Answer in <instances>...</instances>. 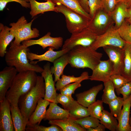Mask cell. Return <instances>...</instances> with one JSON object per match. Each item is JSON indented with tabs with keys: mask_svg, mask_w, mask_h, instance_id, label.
Returning a JSON list of instances; mask_svg holds the SVG:
<instances>
[{
	"mask_svg": "<svg viewBox=\"0 0 131 131\" xmlns=\"http://www.w3.org/2000/svg\"><path fill=\"white\" fill-rule=\"evenodd\" d=\"M37 76L36 72L31 70L17 74L6 95V98L10 105L18 106L20 97L26 93L35 85Z\"/></svg>",
	"mask_w": 131,
	"mask_h": 131,
	"instance_id": "cell-1",
	"label": "cell"
},
{
	"mask_svg": "<svg viewBox=\"0 0 131 131\" xmlns=\"http://www.w3.org/2000/svg\"><path fill=\"white\" fill-rule=\"evenodd\" d=\"M29 50L28 47L23 45H16L11 42L4 56L7 65L14 67L18 73L31 70L41 73L43 68L38 65L32 64L29 62L27 53Z\"/></svg>",
	"mask_w": 131,
	"mask_h": 131,
	"instance_id": "cell-2",
	"label": "cell"
},
{
	"mask_svg": "<svg viewBox=\"0 0 131 131\" xmlns=\"http://www.w3.org/2000/svg\"><path fill=\"white\" fill-rule=\"evenodd\" d=\"M69 64L77 68H88L93 70L101 60L103 54L90 46H78L68 53Z\"/></svg>",
	"mask_w": 131,
	"mask_h": 131,
	"instance_id": "cell-3",
	"label": "cell"
},
{
	"mask_svg": "<svg viewBox=\"0 0 131 131\" xmlns=\"http://www.w3.org/2000/svg\"><path fill=\"white\" fill-rule=\"evenodd\" d=\"M44 81L42 76H38L35 86L26 93L21 96L19 99L18 106L23 116L28 122L38 101L44 97L45 86Z\"/></svg>",
	"mask_w": 131,
	"mask_h": 131,
	"instance_id": "cell-4",
	"label": "cell"
},
{
	"mask_svg": "<svg viewBox=\"0 0 131 131\" xmlns=\"http://www.w3.org/2000/svg\"><path fill=\"white\" fill-rule=\"evenodd\" d=\"M35 19L28 22L25 16H21L15 23H11L9 25L10 32L13 35L15 40L13 41L15 45L19 46L23 41L38 37L39 31L36 28H31L32 23Z\"/></svg>",
	"mask_w": 131,
	"mask_h": 131,
	"instance_id": "cell-5",
	"label": "cell"
},
{
	"mask_svg": "<svg viewBox=\"0 0 131 131\" xmlns=\"http://www.w3.org/2000/svg\"><path fill=\"white\" fill-rule=\"evenodd\" d=\"M56 5L57 12L64 16L67 28L70 33L80 32L88 27L90 20L87 18L61 3Z\"/></svg>",
	"mask_w": 131,
	"mask_h": 131,
	"instance_id": "cell-6",
	"label": "cell"
},
{
	"mask_svg": "<svg viewBox=\"0 0 131 131\" xmlns=\"http://www.w3.org/2000/svg\"><path fill=\"white\" fill-rule=\"evenodd\" d=\"M98 36L88 27L80 32L72 34L71 37L64 41L62 49L70 50L78 46H90Z\"/></svg>",
	"mask_w": 131,
	"mask_h": 131,
	"instance_id": "cell-7",
	"label": "cell"
},
{
	"mask_svg": "<svg viewBox=\"0 0 131 131\" xmlns=\"http://www.w3.org/2000/svg\"><path fill=\"white\" fill-rule=\"evenodd\" d=\"M126 43L120 36L117 29L113 25L104 33L98 35L90 46L96 50L100 48L107 46L123 48Z\"/></svg>",
	"mask_w": 131,
	"mask_h": 131,
	"instance_id": "cell-8",
	"label": "cell"
},
{
	"mask_svg": "<svg viewBox=\"0 0 131 131\" xmlns=\"http://www.w3.org/2000/svg\"><path fill=\"white\" fill-rule=\"evenodd\" d=\"M114 24L110 14L102 8L98 10L89 21L88 27L99 35L104 33Z\"/></svg>",
	"mask_w": 131,
	"mask_h": 131,
	"instance_id": "cell-9",
	"label": "cell"
},
{
	"mask_svg": "<svg viewBox=\"0 0 131 131\" xmlns=\"http://www.w3.org/2000/svg\"><path fill=\"white\" fill-rule=\"evenodd\" d=\"M113 65V74H121L123 67L124 52L123 48L107 46L103 47Z\"/></svg>",
	"mask_w": 131,
	"mask_h": 131,
	"instance_id": "cell-10",
	"label": "cell"
},
{
	"mask_svg": "<svg viewBox=\"0 0 131 131\" xmlns=\"http://www.w3.org/2000/svg\"><path fill=\"white\" fill-rule=\"evenodd\" d=\"M50 64L47 62L43 66V70L41 73L44 79L45 86V93L44 99L50 102L57 104L56 99L58 94L56 92L55 82L53 74L50 71Z\"/></svg>",
	"mask_w": 131,
	"mask_h": 131,
	"instance_id": "cell-11",
	"label": "cell"
},
{
	"mask_svg": "<svg viewBox=\"0 0 131 131\" xmlns=\"http://www.w3.org/2000/svg\"><path fill=\"white\" fill-rule=\"evenodd\" d=\"M113 65L110 60H101L92 70L89 79L92 81L102 82L104 83L110 80L113 74Z\"/></svg>",
	"mask_w": 131,
	"mask_h": 131,
	"instance_id": "cell-12",
	"label": "cell"
},
{
	"mask_svg": "<svg viewBox=\"0 0 131 131\" xmlns=\"http://www.w3.org/2000/svg\"><path fill=\"white\" fill-rule=\"evenodd\" d=\"M51 33L48 32L40 38L36 40L29 39L24 41L22 44L27 47L32 46L38 45L41 46L43 49L46 48L51 47L57 49L63 46V39L59 37H53L50 36Z\"/></svg>",
	"mask_w": 131,
	"mask_h": 131,
	"instance_id": "cell-13",
	"label": "cell"
},
{
	"mask_svg": "<svg viewBox=\"0 0 131 131\" xmlns=\"http://www.w3.org/2000/svg\"><path fill=\"white\" fill-rule=\"evenodd\" d=\"M17 73L14 67L9 66L0 72V102L5 98L6 93Z\"/></svg>",
	"mask_w": 131,
	"mask_h": 131,
	"instance_id": "cell-14",
	"label": "cell"
},
{
	"mask_svg": "<svg viewBox=\"0 0 131 131\" xmlns=\"http://www.w3.org/2000/svg\"><path fill=\"white\" fill-rule=\"evenodd\" d=\"M48 50L44 53L38 55L28 51L27 57L31 62L30 63L33 64H36L39 62L46 61L53 63L56 59L63 55L68 53L70 50L65 49L58 51H54V49L51 47H49Z\"/></svg>",
	"mask_w": 131,
	"mask_h": 131,
	"instance_id": "cell-15",
	"label": "cell"
},
{
	"mask_svg": "<svg viewBox=\"0 0 131 131\" xmlns=\"http://www.w3.org/2000/svg\"><path fill=\"white\" fill-rule=\"evenodd\" d=\"M10 104L6 98L0 102V131H14L10 110Z\"/></svg>",
	"mask_w": 131,
	"mask_h": 131,
	"instance_id": "cell-16",
	"label": "cell"
},
{
	"mask_svg": "<svg viewBox=\"0 0 131 131\" xmlns=\"http://www.w3.org/2000/svg\"><path fill=\"white\" fill-rule=\"evenodd\" d=\"M103 85L100 84L94 86L89 90L76 94V100L80 104L88 107L96 101V96L99 92L102 90Z\"/></svg>",
	"mask_w": 131,
	"mask_h": 131,
	"instance_id": "cell-17",
	"label": "cell"
},
{
	"mask_svg": "<svg viewBox=\"0 0 131 131\" xmlns=\"http://www.w3.org/2000/svg\"><path fill=\"white\" fill-rule=\"evenodd\" d=\"M131 106V95L124 100L119 117L117 131H131L129 121Z\"/></svg>",
	"mask_w": 131,
	"mask_h": 131,
	"instance_id": "cell-18",
	"label": "cell"
},
{
	"mask_svg": "<svg viewBox=\"0 0 131 131\" xmlns=\"http://www.w3.org/2000/svg\"><path fill=\"white\" fill-rule=\"evenodd\" d=\"M43 98L38 101L36 107L30 116L27 124H37L39 125L41 121L45 118L47 106L50 102Z\"/></svg>",
	"mask_w": 131,
	"mask_h": 131,
	"instance_id": "cell-19",
	"label": "cell"
},
{
	"mask_svg": "<svg viewBox=\"0 0 131 131\" xmlns=\"http://www.w3.org/2000/svg\"><path fill=\"white\" fill-rule=\"evenodd\" d=\"M30 4L31 11L30 14L31 18L37 15L49 11L57 12L56 5L50 0L45 2H39L36 0H28Z\"/></svg>",
	"mask_w": 131,
	"mask_h": 131,
	"instance_id": "cell-20",
	"label": "cell"
},
{
	"mask_svg": "<svg viewBox=\"0 0 131 131\" xmlns=\"http://www.w3.org/2000/svg\"><path fill=\"white\" fill-rule=\"evenodd\" d=\"M128 8L125 2L118 3L114 10L109 14L114 22V26L118 28L125 19L129 17Z\"/></svg>",
	"mask_w": 131,
	"mask_h": 131,
	"instance_id": "cell-21",
	"label": "cell"
},
{
	"mask_svg": "<svg viewBox=\"0 0 131 131\" xmlns=\"http://www.w3.org/2000/svg\"><path fill=\"white\" fill-rule=\"evenodd\" d=\"M69 111L63 109L54 102H50L47 110L44 120L63 119L70 117Z\"/></svg>",
	"mask_w": 131,
	"mask_h": 131,
	"instance_id": "cell-22",
	"label": "cell"
},
{
	"mask_svg": "<svg viewBox=\"0 0 131 131\" xmlns=\"http://www.w3.org/2000/svg\"><path fill=\"white\" fill-rule=\"evenodd\" d=\"M0 56L4 57L8 45L15 38L10 32V28L0 24Z\"/></svg>",
	"mask_w": 131,
	"mask_h": 131,
	"instance_id": "cell-23",
	"label": "cell"
},
{
	"mask_svg": "<svg viewBox=\"0 0 131 131\" xmlns=\"http://www.w3.org/2000/svg\"><path fill=\"white\" fill-rule=\"evenodd\" d=\"M74 119L70 116L63 119L53 120L49 121L48 123L60 127L63 131H86L79 124L75 123Z\"/></svg>",
	"mask_w": 131,
	"mask_h": 131,
	"instance_id": "cell-24",
	"label": "cell"
},
{
	"mask_svg": "<svg viewBox=\"0 0 131 131\" xmlns=\"http://www.w3.org/2000/svg\"><path fill=\"white\" fill-rule=\"evenodd\" d=\"M10 110L15 131H25L28 121L23 116L18 106L10 105Z\"/></svg>",
	"mask_w": 131,
	"mask_h": 131,
	"instance_id": "cell-25",
	"label": "cell"
},
{
	"mask_svg": "<svg viewBox=\"0 0 131 131\" xmlns=\"http://www.w3.org/2000/svg\"><path fill=\"white\" fill-rule=\"evenodd\" d=\"M53 66L50 68V71L54 76V81L57 82L61 76L63 74L65 68L69 64V56L68 53L55 59L53 63Z\"/></svg>",
	"mask_w": 131,
	"mask_h": 131,
	"instance_id": "cell-26",
	"label": "cell"
},
{
	"mask_svg": "<svg viewBox=\"0 0 131 131\" xmlns=\"http://www.w3.org/2000/svg\"><path fill=\"white\" fill-rule=\"evenodd\" d=\"M90 76L88 72L85 71L78 77H75L74 75H67L63 74L56 82L55 85L57 90H59L65 86L70 83L74 82L81 83L83 80L89 79Z\"/></svg>",
	"mask_w": 131,
	"mask_h": 131,
	"instance_id": "cell-27",
	"label": "cell"
},
{
	"mask_svg": "<svg viewBox=\"0 0 131 131\" xmlns=\"http://www.w3.org/2000/svg\"><path fill=\"white\" fill-rule=\"evenodd\" d=\"M100 123L106 129L111 131H117L118 125L117 119L111 113L104 109L99 119Z\"/></svg>",
	"mask_w": 131,
	"mask_h": 131,
	"instance_id": "cell-28",
	"label": "cell"
},
{
	"mask_svg": "<svg viewBox=\"0 0 131 131\" xmlns=\"http://www.w3.org/2000/svg\"><path fill=\"white\" fill-rule=\"evenodd\" d=\"M50 0L55 4L61 3L67 7L77 12L90 20L91 18L89 13L82 7L78 0Z\"/></svg>",
	"mask_w": 131,
	"mask_h": 131,
	"instance_id": "cell-29",
	"label": "cell"
},
{
	"mask_svg": "<svg viewBox=\"0 0 131 131\" xmlns=\"http://www.w3.org/2000/svg\"><path fill=\"white\" fill-rule=\"evenodd\" d=\"M124 52L122 76L131 81V44L126 42L123 48Z\"/></svg>",
	"mask_w": 131,
	"mask_h": 131,
	"instance_id": "cell-30",
	"label": "cell"
},
{
	"mask_svg": "<svg viewBox=\"0 0 131 131\" xmlns=\"http://www.w3.org/2000/svg\"><path fill=\"white\" fill-rule=\"evenodd\" d=\"M70 116L74 119H79L90 115L87 107L74 100L69 110Z\"/></svg>",
	"mask_w": 131,
	"mask_h": 131,
	"instance_id": "cell-31",
	"label": "cell"
},
{
	"mask_svg": "<svg viewBox=\"0 0 131 131\" xmlns=\"http://www.w3.org/2000/svg\"><path fill=\"white\" fill-rule=\"evenodd\" d=\"M104 83V87L101 100L103 103L108 104L109 102L117 96L115 93V88L111 81L110 80Z\"/></svg>",
	"mask_w": 131,
	"mask_h": 131,
	"instance_id": "cell-32",
	"label": "cell"
},
{
	"mask_svg": "<svg viewBox=\"0 0 131 131\" xmlns=\"http://www.w3.org/2000/svg\"><path fill=\"white\" fill-rule=\"evenodd\" d=\"M124 100L123 98L117 97L108 103L110 113L118 120L121 113Z\"/></svg>",
	"mask_w": 131,
	"mask_h": 131,
	"instance_id": "cell-33",
	"label": "cell"
},
{
	"mask_svg": "<svg viewBox=\"0 0 131 131\" xmlns=\"http://www.w3.org/2000/svg\"><path fill=\"white\" fill-rule=\"evenodd\" d=\"M74 121L86 131L89 129L95 127L100 123L99 119L90 115L78 119H74Z\"/></svg>",
	"mask_w": 131,
	"mask_h": 131,
	"instance_id": "cell-34",
	"label": "cell"
},
{
	"mask_svg": "<svg viewBox=\"0 0 131 131\" xmlns=\"http://www.w3.org/2000/svg\"><path fill=\"white\" fill-rule=\"evenodd\" d=\"M117 29L122 38L131 44V24L125 20Z\"/></svg>",
	"mask_w": 131,
	"mask_h": 131,
	"instance_id": "cell-35",
	"label": "cell"
},
{
	"mask_svg": "<svg viewBox=\"0 0 131 131\" xmlns=\"http://www.w3.org/2000/svg\"><path fill=\"white\" fill-rule=\"evenodd\" d=\"M102 100H98L90 105L88 107L90 115L99 119L104 109Z\"/></svg>",
	"mask_w": 131,
	"mask_h": 131,
	"instance_id": "cell-36",
	"label": "cell"
},
{
	"mask_svg": "<svg viewBox=\"0 0 131 131\" xmlns=\"http://www.w3.org/2000/svg\"><path fill=\"white\" fill-rule=\"evenodd\" d=\"M26 126L25 130L27 131H63L60 127L55 125L47 127L37 124H27Z\"/></svg>",
	"mask_w": 131,
	"mask_h": 131,
	"instance_id": "cell-37",
	"label": "cell"
},
{
	"mask_svg": "<svg viewBox=\"0 0 131 131\" xmlns=\"http://www.w3.org/2000/svg\"><path fill=\"white\" fill-rule=\"evenodd\" d=\"M75 100L72 96H68L60 93L57 94L56 101L57 104H61L64 109L68 110Z\"/></svg>",
	"mask_w": 131,
	"mask_h": 131,
	"instance_id": "cell-38",
	"label": "cell"
},
{
	"mask_svg": "<svg viewBox=\"0 0 131 131\" xmlns=\"http://www.w3.org/2000/svg\"><path fill=\"white\" fill-rule=\"evenodd\" d=\"M110 80L113 83L115 89L119 88L126 83L131 81L122 75L117 74H112Z\"/></svg>",
	"mask_w": 131,
	"mask_h": 131,
	"instance_id": "cell-39",
	"label": "cell"
},
{
	"mask_svg": "<svg viewBox=\"0 0 131 131\" xmlns=\"http://www.w3.org/2000/svg\"><path fill=\"white\" fill-rule=\"evenodd\" d=\"M81 83L74 82L68 84L60 90L61 94L69 96H72L74 93L75 90L81 86Z\"/></svg>",
	"mask_w": 131,
	"mask_h": 131,
	"instance_id": "cell-40",
	"label": "cell"
},
{
	"mask_svg": "<svg viewBox=\"0 0 131 131\" xmlns=\"http://www.w3.org/2000/svg\"><path fill=\"white\" fill-rule=\"evenodd\" d=\"M88 5L91 18L98 10L103 8L102 0H88Z\"/></svg>",
	"mask_w": 131,
	"mask_h": 131,
	"instance_id": "cell-41",
	"label": "cell"
},
{
	"mask_svg": "<svg viewBox=\"0 0 131 131\" xmlns=\"http://www.w3.org/2000/svg\"><path fill=\"white\" fill-rule=\"evenodd\" d=\"M117 94L119 95L121 94L125 100L131 95V81L129 82L121 87L115 89Z\"/></svg>",
	"mask_w": 131,
	"mask_h": 131,
	"instance_id": "cell-42",
	"label": "cell"
},
{
	"mask_svg": "<svg viewBox=\"0 0 131 131\" xmlns=\"http://www.w3.org/2000/svg\"><path fill=\"white\" fill-rule=\"evenodd\" d=\"M11 2H15L19 3L23 7L30 8V5L28 0H0V11H3L7 4Z\"/></svg>",
	"mask_w": 131,
	"mask_h": 131,
	"instance_id": "cell-43",
	"label": "cell"
},
{
	"mask_svg": "<svg viewBox=\"0 0 131 131\" xmlns=\"http://www.w3.org/2000/svg\"><path fill=\"white\" fill-rule=\"evenodd\" d=\"M103 8L110 14L115 8L117 4L116 0H102Z\"/></svg>",
	"mask_w": 131,
	"mask_h": 131,
	"instance_id": "cell-44",
	"label": "cell"
},
{
	"mask_svg": "<svg viewBox=\"0 0 131 131\" xmlns=\"http://www.w3.org/2000/svg\"><path fill=\"white\" fill-rule=\"evenodd\" d=\"M82 8L86 12L89 13V9L88 5V0H78Z\"/></svg>",
	"mask_w": 131,
	"mask_h": 131,
	"instance_id": "cell-45",
	"label": "cell"
},
{
	"mask_svg": "<svg viewBox=\"0 0 131 131\" xmlns=\"http://www.w3.org/2000/svg\"><path fill=\"white\" fill-rule=\"evenodd\" d=\"M106 128L103 125L100 123L97 126L94 128H91L87 130L88 131H104Z\"/></svg>",
	"mask_w": 131,
	"mask_h": 131,
	"instance_id": "cell-46",
	"label": "cell"
},
{
	"mask_svg": "<svg viewBox=\"0 0 131 131\" xmlns=\"http://www.w3.org/2000/svg\"><path fill=\"white\" fill-rule=\"evenodd\" d=\"M128 10L129 16V17L126 19L125 20L128 23L131 24V8H128Z\"/></svg>",
	"mask_w": 131,
	"mask_h": 131,
	"instance_id": "cell-47",
	"label": "cell"
},
{
	"mask_svg": "<svg viewBox=\"0 0 131 131\" xmlns=\"http://www.w3.org/2000/svg\"><path fill=\"white\" fill-rule=\"evenodd\" d=\"M128 8H131V0H127L125 2Z\"/></svg>",
	"mask_w": 131,
	"mask_h": 131,
	"instance_id": "cell-48",
	"label": "cell"
},
{
	"mask_svg": "<svg viewBox=\"0 0 131 131\" xmlns=\"http://www.w3.org/2000/svg\"><path fill=\"white\" fill-rule=\"evenodd\" d=\"M127 0H116L117 4L119 2H125Z\"/></svg>",
	"mask_w": 131,
	"mask_h": 131,
	"instance_id": "cell-49",
	"label": "cell"
},
{
	"mask_svg": "<svg viewBox=\"0 0 131 131\" xmlns=\"http://www.w3.org/2000/svg\"><path fill=\"white\" fill-rule=\"evenodd\" d=\"M129 123L130 126L131 127V111H130V116L129 119Z\"/></svg>",
	"mask_w": 131,
	"mask_h": 131,
	"instance_id": "cell-50",
	"label": "cell"
}]
</instances>
